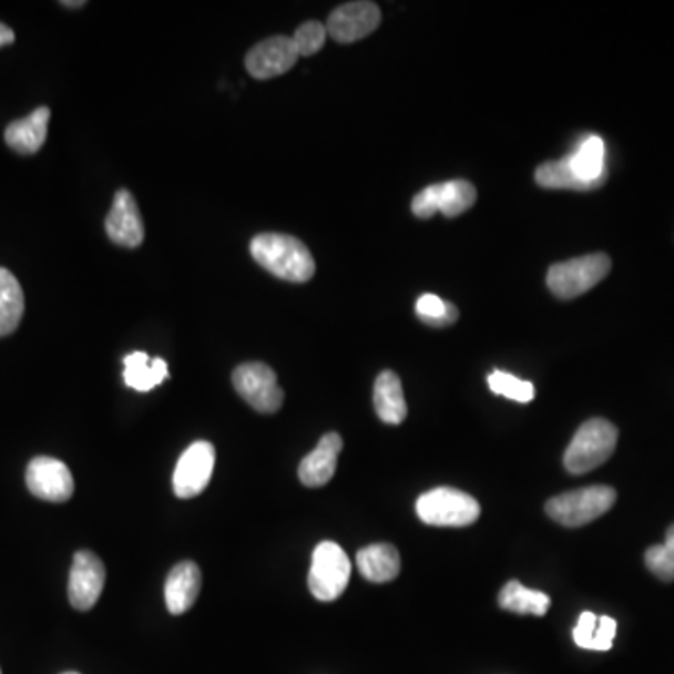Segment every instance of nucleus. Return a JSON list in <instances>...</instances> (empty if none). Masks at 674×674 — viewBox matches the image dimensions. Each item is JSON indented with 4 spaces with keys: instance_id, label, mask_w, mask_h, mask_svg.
<instances>
[{
    "instance_id": "1",
    "label": "nucleus",
    "mask_w": 674,
    "mask_h": 674,
    "mask_svg": "<svg viewBox=\"0 0 674 674\" xmlns=\"http://www.w3.org/2000/svg\"><path fill=\"white\" fill-rule=\"evenodd\" d=\"M249 252L265 270L285 282L306 284L315 276L314 255L295 236L263 233L253 238Z\"/></svg>"
},
{
    "instance_id": "2",
    "label": "nucleus",
    "mask_w": 674,
    "mask_h": 674,
    "mask_svg": "<svg viewBox=\"0 0 674 674\" xmlns=\"http://www.w3.org/2000/svg\"><path fill=\"white\" fill-rule=\"evenodd\" d=\"M619 429L603 418L584 421L564 453V467L572 474H586L613 456Z\"/></svg>"
},
{
    "instance_id": "3",
    "label": "nucleus",
    "mask_w": 674,
    "mask_h": 674,
    "mask_svg": "<svg viewBox=\"0 0 674 674\" xmlns=\"http://www.w3.org/2000/svg\"><path fill=\"white\" fill-rule=\"evenodd\" d=\"M616 502V491L607 486H590L559 494L545 504L549 518L564 527H583L602 518Z\"/></svg>"
},
{
    "instance_id": "4",
    "label": "nucleus",
    "mask_w": 674,
    "mask_h": 674,
    "mask_svg": "<svg viewBox=\"0 0 674 674\" xmlns=\"http://www.w3.org/2000/svg\"><path fill=\"white\" fill-rule=\"evenodd\" d=\"M416 513L431 527H469L480 518L482 508L459 489L437 488L416 500Z\"/></svg>"
},
{
    "instance_id": "5",
    "label": "nucleus",
    "mask_w": 674,
    "mask_h": 674,
    "mask_svg": "<svg viewBox=\"0 0 674 674\" xmlns=\"http://www.w3.org/2000/svg\"><path fill=\"white\" fill-rule=\"evenodd\" d=\"M611 272L605 253H592L579 259L553 265L548 272V287L560 300H572L596 287Z\"/></svg>"
},
{
    "instance_id": "6",
    "label": "nucleus",
    "mask_w": 674,
    "mask_h": 674,
    "mask_svg": "<svg viewBox=\"0 0 674 674\" xmlns=\"http://www.w3.org/2000/svg\"><path fill=\"white\" fill-rule=\"evenodd\" d=\"M350 579V560L344 549L334 542L315 548L309 568V590L320 602H334L344 594Z\"/></svg>"
},
{
    "instance_id": "7",
    "label": "nucleus",
    "mask_w": 674,
    "mask_h": 674,
    "mask_svg": "<svg viewBox=\"0 0 674 674\" xmlns=\"http://www.w3.org/2000/svg\"><path fill=\"white\" fill-rule=\"evenodd\" d=\"M233 385L238 396L261 415H274L284 405L285 394L274 369L261 361L238 366L233 371Z\"/></svg>"
},
{
    "instance_id": "8",
    "label": "nucleus",
    "mask_w": 674,
    "mask_h": 674,
    "mask_svg": "<svg viewBox=\"0 0 674 674\" xmlns=\"http://www.w3.org/2000/svg\"><path fill=\"white\" fill-rule=\"evenodd\" d=\"M476 187L469 181H450L421 190L412 200V214L421 219L433 217L437 212L446 217H458L476 203Z\"/></svg>"
},
{
    "instance_id": "9",
    "label": "nucleus",
    "mask_w": 674,
    "mask_h": 674,
    "mask_svg": "<svg viewBox=\"0 0 674 674\" xmlns=\"http://www.w3.org/2000/svg\"><path fill=\"white\" fill-rule=\"evenodd\" d=\"M214 464H216V448L206 440L193 442L176 463L175 474H173V489H175L176 497L193 499L203 493L206 486L211 483Z\"/></svg>"
},
{
    "instance_id": "10",
    "label": "nucleus",
    "mask_w": 674,
    "mask_h": 674,
    "mask_svg": "<svg viewBox=\"0 0 674 674\" xmlns=\"http://www.w3.org/2000/svg\"><path fill=\"white\" fill-rule=\"evenodd\" d=\"M24 480L34 497L54 504L72 499L75 489L72 472L67 464L62 463L61 459L45 458V456L32 459L27 467Z\"/></svg>"
},
{
    "instance_id": "11",
    "label": "nucleus",
    "mask_w": 674,
    "mask_h": 674,
    "mask_svg": "<svg viewBox=\"0 0 674 674\" xmlns=\"http://www.w3.org/2000/svg\"><path fill=\"white\" fill-rule=\"evenodd\" d=\"M105 586V566L92 551H79L73 556L68 598L73 609L91 611L102 596Z\"/></svg>"
},
{
    "instance_id": "12",
    "label": "nucleus",
    "mask_w": 674,
    "mask_h": 674,
    "mask_svg": "<svg viewBox=\"0 0 674 674\" xmlns=\"http://www.w3.org/2000/svg\"><path fill=\"white\" fill-rule=\"evenodd\" d=\"M380 24V10L374 2H347L328 18L326 32L337 43H355L374 34Z\"/></svg>"
},
{
    "instance_id": "13",
    "label": "nucleus",
    "mask_w": 674,
    "mask_h": 674,
    "mask_svg": "<svg viewBox=\"0 0 674 674\" xmlns=\"http://www.w3.org/2000/svg\"><path fill=\"white\" fill-rule=\"evenodd\" d=\"M298 57L300 54L296 51L293 38H266L255 48L249 49L246 57L247 72L253 79H259V81L277 78V75L289 72L298 61Z\"/></svg>"
},
{
    "instance_id": "14",
    "label": "nucleus",
    "mask_w": 674,
    "mask_h": 674,
    "mask_svg": "<svg viewBox=\"0 0 674 674\" xmlns=\"http://www.w3.org/2000/svg\"><path fill=\"white\" fill-rule=\"evenodd\" d=\"M105 231L111 241L124 247H137L145 241V223L139 212L137 201L127 190H119L105 219Z\"/></svg>"
},
{
    "instance_id": "15",
    "label": "nucleus",
    "mask_w": 674,
    "mask_h": 674,
    "mask_svg": "<svg viewBox=\"0 0 674 674\" xmlns=\"http://www.w3.org/2000/svg\"><path fill=\"white\" fill-rule=\"evenodd\" d=\"M341 450H344L341 435L326 433L314 452L307 453L306 458L302 459L298 469L300 482L306 488H323L330 482L336 474L337 458Z\"/></svg>"
},
{
    "instance_id": "16",
    "label": "nucleus",
    "mask_w": 674,
    "mask_h": 674,
    "mask_svg": "<svg viewBox=\"0 0 674 674\" xmlns=\"http://www.w3.org/2000/svg\"><path fill=\"white\" fill-rule=\"evenodd\" d=\"M568 165L573 175L583 184L584 190H596L607 181V168H605V143L598 135H590L578 146L572 156H566Z\"/></svg>"
},
{
    "instance_id": "17",
    "label": "nucleus",
    "mask_w": 674,
    "mask_h": 674,
    "mask_svg": "<svg viewBox=\"0 0 674 674\" xmlns=\"http://www.w3.org/2000/svg\"><path fill=\"white\" fill-rule=\"evenodd\" d=\"M201 584H203V575L195 562L187 560L176 564L168 573L165 583V603L168 613L182 614L186 613L187 609H192L200 598Z\"/></svg>"
},
{
    "instance_id": "18",
    "label": "nucleus",
    "mask_w": 674,
    "mask_h": 674,
    "mask_svg": "<svg viewBox=\"0 0 674 674\" xmlns=\"http://www.w3.org/2000/svg\"><path fill=\"white\" fill-rule=\"evenodd\" d=\"M49 119H51V111L48 108H38L37 111H32L31 115L12 122L4 132L7 145L23 156L37 154L48 139Z\"/></svg>"
},
{
    "instance_id": "19",
    "label": "nucleus",
    "mask_w": 674,
    "mask_h": 674,
    "mask_svg": "<svg viewBox=\"0 0 674 674\" xmlns=\"http://www.w3.org/2000/svg\"><path fill=\"white\" fill-rule=\"evenodd\" d=\"M356 564L361 575L371 583H388L401 572V556L390 543H375L356 554Z\"/></svg>"
},
{
    "instance_id": "20",
    "label": "nucleus",
    "mask_w": 674,
    "mask_h": 674,
    "mask_svg": "<svg viewBox=\"0 0 674 674\" xmlns=\"http://www.w3.org/2000/svg\"><path fill=\"white\" fill-rule=\"evenodd\" d=\"M374 404L380 420L390 426H399L407 418V401H405L404 386L398 375L386 369L375 380Z\"/></svg>"
},
{
    "instance_id": "21",
    "label": "nucleus",
    "mask_w": 674,
    "mask_h": 674,
    "mask_svg": "<svg viewBox=\"0 0 674 674\" xmlns=\"http://www.w3.org/2000/svg\"><path fill=\"white\" fill-rule=\"evenodd\" d=\"M168 377L167 361L135 350L124 358V380L133 390L151 391Z\"/></svg>"
},
{
    "instance_id": "22",
    "label": "nucleus",
    "mask_w": 674,
    "mask_h": 674,
    "mask_svg": "<svg viewBox=\"0 0 674 674\" xmlns=\"http://www.w3.org/2000/svg\"><path fill=\"white\" fill-rule=\"evenodd\" d=\"M614 635H616V621L611 616H596L584 611L579 616L578 626L573 627V641L586 651H611Z\"/></svg>"
},
{
    "instance_id": "23",
    "label": "nucleus",
    "mask_w": 674,
    "mask_h": 674,
    "mask_svg": "<svg viewBox=\"0 0 674 674\" xmlns=\"http://www.w3.org/2000/svg\"><path fill=\"white\" fill-rule=\"evenodd\" d=\"M23 314L24 295L18 277L0 266V337L18 330Z\"/></svg>"
},
{
    "instance_id": "24",
    "label": "nucleus",
    "mask_w": 674,
    "mask_h": 674,
    "mask_svg": "<svg viewBox=\"0 0 674 674\" xmlns=\"http://www.w3.org/2000/svg\"><path fill=\"white\" fill-rule=\"evenodd\" d=\"M499 605L504 611L519 614H537L543 616L551 607V598L540 590L527 589L519 581H510L500 590Z\"/></svg>"
},
{
    "instance_id": "25",
    "label": "nucleus",
    "mask_w": 674,
    "mask_h": 674,
    "mask_svg": "<svg viewBox=\"0 0 674 674\" xmlns=\"http://www.w3.org/2000/svg\"><path fill=\"white\" fill-rule=\"evenodd\" d=\"M416 314L421 323L437 328L453 325L459 317L458 307L435 295L420 296L416 302Z\"/></svg>"
},
{
    "instance_id": "26",
    "label": "nucleus",
    "mask_w": 674,
    "mask_h": 674,
    "mask_svg": "<svg viewBox=\"0 0 674 674\" xmlns=\"http://www.w3.org/2000/svg\"><path fill=\"white\" fill-rule=\"evenodd\" d=\"M488 385L493 394L513 399L518 404H530L537 394L532 382L518 379L515 375L504 374V371H493L489 375Z\"/></svg>"
},
{
    "instance_id": "27",
    "label": "nucleus",
    "mask_w": 674,
    "mask_h": 674,
    "mask_svg": "<svg viewBox=\"0 0 674 674\" xmlns=\"http://www.w3.org/2000/svg\"><path fill=\"white\" fill-rule=\"evenodd\" d=\"M644 562L657 579L674 581V524L668 527L663 545H652L644 554Z\"/></svg>"
},
{
    "instance_id": "28",
    "label": "nucleus",
    "mask_w": 674,
    "mask_h": 674,
    "mask_svg": "<svg viewBox=\"0 0 674 674\" xmlns=\"http://www.w3.org/2000/svg\"><path fill=\"white\" fill-rule=\"evenodd\" d=\"M326 38H328L326 24L319 23V21H307L296 29L293 42L300 57H312V54L319 53L325 45Z\"/></svg>"
},
{
    "instance_id": "29",
    "label": "nucleus",
    "mask_w": 674,
    "mask_h": 674,
    "mask_svg": "<svg viewBox=\"0 0 674 674\" xmlns=\"http://www.w3.org/2000/svg\"><path fill=\"white\" fill-rule=\"evenodd\" d=\"M13 42H16V34H13L12 29L8 24L0 23V48L10 45Z\"/></svg>"
},
{
    "instance_id": "30",
    "label": "nucleus",
    "mask_w": 674,
    "mask_h": 674,
    "mask_svg": "<svg viewBox=\"0 0 674 674\" xmlns=\"http://www.w3.org/2000/svg\"><path fill=\"white\" fill-rule=\"evenodd\" d=\"M62 7H68V8H79V7H84V0H78V2H67V0H64V2H61Z\"/></svg>"
},
{
    "instance_id": "31",
    "label": "nucleus",
    "mask_w": 674,
    "mask_h": 674,
    "mask_svg": "<svg viewBox=\"0 0 674 674\" xmlns=\"http://www.w3.org/2000/svg\"><path fill=\"white\" fill-rule=\"evenodd\" d=\"M64 674H79V673H64Z\"/></svg>"
},
{
    "instance_id": "32",
    "label": "nucleus",
    "mask_w": 674,
    "mask_h": 674,
    "mask_svg": "<svg viewBox=\"0 0 674 674\" xmlns=\"http://www.w3.org/2000/svg\"><path fill=\"white\" fill-rule=\"evenodd\" d=\"M0 674H2V671H0Z\"/></svg>"
}]
</instances>
